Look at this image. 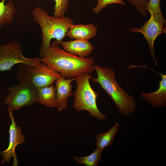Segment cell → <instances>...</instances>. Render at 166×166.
Here are the masks:
<instances>
[{
    "mask_svg": "<svg viewBox=\"0 0 166 166\" xmlns=\"http://www.w3.org/2000/svg\"><path fill=\"white\" fill-rule=\"evenodd\" d=\"M41 61L67 78H74L85 73L92 74L94 71L93 58L69 53L61 49L56 40L50 44Z\"/></svg>",
    "mask_w": 166,
    "mask_h": 166,
    "instance_id": "obj_1",
    "label": "cell"
},
{
    "mask_svg": "<svg viewBox=\"0 0 166 166\" xmlns=\"http://www.w3.org/2000/svg\"><path fill=\"white\" fill-rule=\"evenodd\" d=\"M32 15L34 21L39 25L42 31V44L39 51L42 58L50 47L52 39H55L58 45H61L62 39L74 22L68 17L58 18L50 16L46 10L39 6L33 9Z\"/></svg>",
    "mask_w": 166,
    "mask_h": 166,
    "instance_id": "obj_2",
    "label": "cell"
},
{
    "mask_svg": "<svg viewBox=\"0 0 166 166\" xmlns=\"http://www.w3.org/2000/svg\"><path fill=\"white\" fill-rule=\"evenodd\" d=\"M97 77H92L94 82L98 83L110 96L120 113L125 117L134 113L137 109L135 98L124 91L115 79V72L111 68L104 67L94 65Z\"/></svg>",
    "mask_w": 166,
    "mask_h": 166,
    "instance_id": "obj_3",
    "label": "cell"
},
{
    "mask_svg": "<svg viewBox=\"0 0 166 166\" xmlns=\"http://www.w3.org/2000/svg\"><path fill=\"white\" fill-rule=\"evenodd\" d=\"M92 77L90 74L85 73L74 78L77 86L72 94L74 97L73 107L77 111H87L92 117L103 121L106 119V116L97 107L96 100L99 93L93 89L90 84L89 79Z\"/></svg>",
    "mask_w": 166,
    "mask_h": 166,
    "instance_id": "obj_4",
    "label": "cell"
},
{
    "mask_svg": "<svg viewBox=\"0 0 166 166\" xmlns=\"http://www.w3.org/2000/svg\"><path fill=\"white\" fill-rule=\"evenodd\" d=\"M61 76L59 73L41 62L36 66L18 64L16 79L19 82L26 81L38 89L49 85Z\"/></svg>",
    "mask_w": 166,
    "mask_h": 166,
    "instance_id": "obj_5",
    "label": "cell"
},
{
    "mask_svg": "<svg viewBox=\"0 0 166 166\" xmlns=\"http://www.w3.org/2000/svg\"><path fill=\"white\" fill-rule=\"evenodd\" d=\"M7 89L9 93L4 103L13 111L19 110L25 106L30 107L38 102L37 89L26 81L19 82Z\"/></svg>",
    "mask_w": 166,
    "mask_h": 166,
    "instance_id": "obj_6",
    "label": "cell"
},
{
    "mask_svg": "<svg viewBox=\"0 0 166 166\" xmlns=\"http://www.w3.org/2000/svg\"><path fill=\"white\" fill-rule=\"evenodd\" d=\"M41 63L38 57L27 58L23 54L22 45L19 42L12 41L0 45V71H10L15 64H23L36 66Z\"/></svg>",
    "mask_w": 166,
    "mask_h": 166,
    "instance_id": "obj_7",
    "label": "cell"
},
{
    "mask_svg": "<svg viewBox=\"0 0 166 166\" xmlns=\"http://www.w3.org/2000/svg\"><path fill=\"white\" fill-rule=\"evenodd\" d=\"M166 21L162 13H154L151 15L149 19L140 28L131 27L129 30L132 32L142 34L148 42L150 54L157 65V61L155 56L154 42L159 35L166 33Z\"/></svg>",
    "mask_w": 166,
    "mask_h": 166,
    "instance_id": "obj_8",
    "label": "cell"
},
{
    "mask_svg": "<svg viewBox=\"0 0 166 166\" xmlns=\"http://www.w3.org/2000/svg\"><path fill=\"white\" fill-rule=\"evenodd\" d=\"M7 109L8 117L11 121V124L9 125V144L6 149L0 152V156H2L0 165H3L6 162L9 163L12 157L13 159L12 165L17 166L18 164V161L15 153V148L18 144L24 143L26 137L22 132V128L17 125L13 111L8 108Z\"/></svg>",
    "mask_w": 166,
    "mask_h": 166,
    "instance_id": "obj_9",
    "label": "cell"
},
{
    "mask_svg": "<svg viewBox=\"0 0 166 166\" xmlns=\"http://www.w3.org/2000/svg\"><path fill=\"white\" fill-rule=\"evenodd\" d=\"M74 81V78H67L61 76L55 81L56 99L57 110L61 112L67 108L68 97L71 96L73 85L72 82Z\"/></svg>",
    "mask_w": 166,
    "mask_h": 166,
    "instance_id": "obj_10",
    "label": "cell"
},
{
    "mask_svg": "<svg viewBox=\"0 0 166 166\" xmlns=\"http://www.w3.org/2000/svg\"><path fill=\"white\" fill-rule=\"evenodd\" d=\"M153 71L161 77L159 81V87L156 91L149 93L142 92L140 96L142 98L150 104L152 108L164 107L166 105V75Z\"/></svg>",
    "mask_w": 166,
    "mask_h": 166,
    "instance_id": "obj_11",
    "label": "cell"
},
{
    "mask_svg": "<svg viewBox=\"0 0 166 166\" xmlns=\"http://www.w3.org/2000/svg\"><path fill=\"white\" fill-rule=\"evenodd\" d=\"M61 45L67 53L81 58L86 57L89 55L94 49L93 46L88 40H83L62 41Z\"/></svg>",
    "mask_w": 166,
    "mask_h": 166,
    "instance_id": "obj_12",
    "label": "cell"
},
{
    "mask_svg": "<svg viewBox=\"0 0 166 166\" xmlns=\"http://www.w3.org/2000/svg\"><path fill=\"white\" fill-rule=\"evenodd\" d=\"M97 27L92 23L86 25L73 24L66 36L71 39L88 40L96 36Z\"/></svg>",
    "mask_w": 166,
    "mask_h": 166,
    "instance_id": "obj_13",
    "label": "cell"
},
{
    "mask_svg": "<svg viewBox=\"0 0 166 166\" xmlns=\"http://www.w3.org/2000/svg\"><path fill=\"white\" fill-rule=\"evenodd\" d=\"M37 90L38 102L40 105L50 108H57L55 86L52 84L38 88Z\"/></svg>",
    "mask_w": 166,
    "mask_h": 166,
    "instance_id": "obj_14",
    "label": "cell"
},
{
    "mask_svg": "<svg viewBox=\"0 0 166 166\" xmlns=\"http://www.w3.org/2000/svg\"><path fill=\"white\" fill-rule=\"evenodd\" d=\"M5 0L0 2V30L3 27L11 24L16 13V9L12 0L5 4Z\"/></svg>",
    "mask_w": 166,
    "mask_h": 166,
    "instance_id": "obj_15",
    "label": "cell"
},
{
    "mask_svg": "<svg viewBox=\"0 0 166 166\" xmlns=\"http://www.w3.org/2000/svg\"><path fill=\"white\" fill-rule=\"evenodd\" d=\"M119 126V124L116 123L107 132L97 135L96 136V148L102 152L106 147L111 144Z\"/></svg>",
    "mask_w": 166,
    "mask_h": 166,
    "instance_id": "obj_16",
    "label": "cell"
},
{
    "mask_svg": "<svg viewBox=\"0 0 166 166\" xmlns=\"http://www.w3.org/2000/svg\"><path fill=\"white\" fill-rule=\"evenodd\" d=\"M102 152L96 148L89 156L73 157L77 163L85 166H97L101 159Z\"/></svg>",
    "mask_w": 166,
    "mask_h": 166,
    "instance_id": "obj_17",
    "label": "cell"
},
{
    "mask_svg": "<svg viewBox=\"0 0 166 166\" xmlns=\"http://www.w3.org/2000/svg\"><path fill=\"white\" fill-rule=\"evenodd\" d=\"M54 0L55 5L53 16L58 18L64 16L69 6V0Z\"/></svg>",
    "mask_w": 166,
    "mask_h": 166,
    "instance_id": "obj_18",
    "label": "cell"
},
{
    "mask_svg": "<svg viewBox=\"0 0 166 166\" xmlns=\"http://www.w3.org/2000/svg\"><path fill=\"white\" fill-rule=\"evenodd\" d=\"M128 2L133 5L137 11L142 16L147 17L148 14L147 6L148 0H128Z\"/></svg>",
    "mask_w": 166,
    "mask_h": 166,
    "instance_id": "obj_19",
    "label": "cell"
},
{
    "mask_svg": "<svg viewBox=\"0 0 166 166\" xmlns=\"http://www.w3.org/2000/svg\"><path fill=\"white\" fill-rule=\"evenodd\" d=\"M113 3L126 4L124 0H98L97 5L93 9V12L96 14H98L107 5Z\"/></svg>",
    "mask_w": 166,
    "mask_h": 166,
    "instance_id": "obj_20",
    "label": "cell"
},
{
    "mask_svg": "<svg viewBox=\"0 0 166 166\" xmlns=\"http://www.w3.org/2000/svg\"><path fill=\"white\" fill-rule=\"evenodd\" d=\"M161 0H149L147 6V10L152 15L154 13L161 14L160 2Z\"/></svg>",
    "mask_w": 166,
    "mask_h": 166,
    "instance_id": "obj_21",
    "label": "cell"
},
{
    "mask_svg": "<svg viewBox=\"0 0 166 166\" xmlns=\"http://www.w3.org/2000/svg\"><path fill=\"white\" fill-rule=\"evenodd\" d=\"M1 39H2L0 35V40Z\"/></svg>",
    "mask_w": 166,
    "mask_h": 166,
    "instance_id": "obj_22",
    "label": "cell"
}]
</instances>
